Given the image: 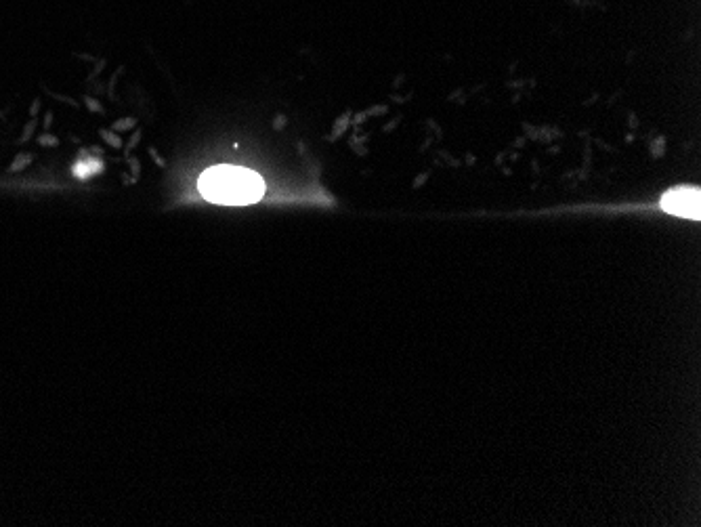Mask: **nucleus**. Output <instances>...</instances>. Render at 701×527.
Masks as SVG:
<instances>
[{"mask_svg": "<svg viewBox=\"0 0 701 527\" xmlns=\"http://www.w3.org/2000/svg\"><path fill=\"white\" fill-rule=\"evenodd\" d=\"M200 192L217 204H252L265 194V183L248 168L215 166L202 175Z\"/></svg>", "mask_w": 701, "mask_h": 527, "instance_id": "f257e3e1", "label": "nucleus"}, {"mask_svg": "<svg viewBox=\"0 0 701 527\" xmlns=\"http://www.w3.org/2000/svg\"><path fill=\"white\" fill-rule=\"evenodd\" d=\"M662 208L670 215L699 221L701 219V194L697 187L672 189L662 198Z\"/></svg>", "mask_w": 701, "mask_h": 527, "instance_id": "f03ea898", "label": "nucleus"}]
</instances>
